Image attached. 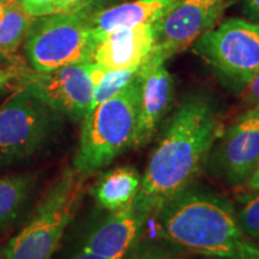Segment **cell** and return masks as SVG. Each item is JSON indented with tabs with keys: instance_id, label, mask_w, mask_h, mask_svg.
<instances>
[{
	"instance_id": "cell-1",
	"label": "cell",
	"mask_w": 259,
	"mask_h": 259,
	"mask_svg": "<svg viewBox=\"0 0 259 259\" xmlns=\"http://www.w3.org/2000/svg\"><path fill=\"white\" fill-rule=\"evenodd\" d=\"M220 134V121L208 99L192 96L179 106L151 154L134 206L145 219L185 192L197 177Z\"/></svg>"
},
{
	"instance_id": "cell-2",
	"label": "cell",
	"mask_w": 259,
	"mask_h": 259,
	"mask_svg": "<svg viewBox=\"0 0 259 259\" xmlns=\"http://www.w3.org/2000/svg\"><path fill=\"white\" fill-rule=\"evenodd\" d=\"M163 238L177 247L219 259H259L228 204L212 196L183 192L157 213Z\"/></svg>"
},
{
	"instance_id": "cell-3",
	"label": "cell",
	"mask_w": 259,
	"mask_h": 259,
	"mask_svg": "<svg viewBox=\"0 0 259 259\" xmlns=\"http://www.w3.org/2000/svg\"><path fill=\"white\" fill-rule=\"evenodd\" d=\"M141 101V72L120 93L100 103L83 119L73 168L90 176L134 145Z\"/></svg>"
},
{
	"instance_id": "cell-4",
	"label": "cell",
	"mask_w": 259,
	"mask_h": 259,
	"mask_svg": "<svg viewBox=\"0 0 259 259\" xmlns=\"http://www.w3.org/2000/svg\"><path fill=\"white\" fill-rule=\"evenodd\" d=\"M85 176L66 168L38 204L30 222L9 241L3 259H51L84 193Z\"/></svg>"
},
{
	"instance_id": "cell-5",
	"label": "cell",
	"mask_w": 259,
	"mask_h": 259,
	"mask_svg": "<svg viewBox=\"0 0 259 259\" xmlns=\"http://www.w3.org/2000/svg\"><path fill=\"white\" fill-rule=\"evenodd\" d=\"M95 46L83 11L56 12L34 18L24 40V53L31 70L45 72L93 61Z\"/></svg>"
},
{
	"instance_id": "cell-6",
	"label": "cell",
	"mask_w": 259,
	"mask_h": 259,
	"mask_svg": "<svg viewBox=\"0 0 259 259\" xmlns=\"http://www.w3.org/2000/svg\"><path fill=\"white\" fill-rule=\"evenodd\" d=\"M60 116L21 84L0 106V168L36 154L56 132Z\"/></svg>"
},
{
	"instance_id": "cell-7",
	"label": "cell",
	"mask_w": 259,
	"mask_h": 259,
	"mask_svg": "<svg viewBox=\"0 0 259 259\" xmlns=\"http://www.w3.org/2000/svg\"><path fill=\"white\" fill-rule=\"evenodd\" d=\"M194 51L220 76L244 92L259 71V23L227 19L197 38Z\"/></svg>"
},
{
	"instance_id": "cell-8",
	"label": "cell",
	"mask_w": 259,
	"mask_h": 259,
	"mask_svg": "<svg viewBox=\"0 0 259 259\" xmlns=\"http://www.w3.org/2000/svg\"><path fill=\"white\" fill-rule=\"evenodd\" d=\"M226 10V0H174L154 23L151 59L166 63L211 30Z\"/></svg>"
},
{
	"instance_id": "cell-9",
	"label": "cell",
	"mask_w": 259,
	"mask_h": 259,
	"mask_svg": "<svg viewBox=\"0 0 259 259\" xmlns=\"http://www.w3.org/2000/svg\"><path fill=\"white\" fill-rule=\"evenodd\" d=\"M92 64L67 65L59 69L38 72L25 70L21 74V84L28 85L32 93L60 115L74 121L83 120L92 111L94 80Z\"/></svg>"
},
{
	"instance_id": "cell-10",
	"label": "cell",
	"mask_w": 259,
	"mask_h": 259,
	"mask_svg": "<svg viewBox=\"0 0 259 259\" xmlns=\"http://www.w3.org/2000/svg\"><path fill=\"white\" fill-rule=\"evenodd\" d=\"M173 96V78L164 63L149 58L141 69V101L135 147H142L150 142L161 120L170 108Z\"/></svg>"
},
{
	"instance_id": "cell-11",
	"label": "cell",
	"mask_w": 259,
	"mask_h": 259,
	"mask_svg": "<svg viewBox=\"0 0 259 259\" xmlns=\"http://www.w3.org/2000/svg\"><path fill=\"white\" fill-rule=\"evenodd\" d=\"M154 47V24L119 29L97 41L93 61L106 71L139 69L151 57Z\"/></svg>"
},
{
	"instance_id": "cell-12",
	"label": "cell",
	"mask_w": 259,
	"mask_h": 259,
	"mask_svg": "<svg viewBox=\"0 0 259 259\" xmlns=\"http://www.w3.org/2000/svg\"><path fill=\"white\" fill-rule=\"evenodd\" d=\"M220 160L227 179L245 183L259 162V107L248 109L226 132Z\"/></svg>"
},
{
	"instance_id": "cell-13",
	"label": "cell",
	"mask_w": 259,
	"mask_h": 259,
	"mask_svg": "<svg viewBox=\"0 0 259 259\" xmlns=\"http://www.w3.org/2000/svg\"><path fill=\"white\" fill-rule=\"evenodd\" d=\"M145 220L132 203L112 211L87 236L82 250L106 259H122L135 248L143 232Z\"/></svg>"
},
{
	"instance_id": "cell-14",
	"label": "cell",
	"mask_w": 259,
	"mask_h": 259,
	"mask_svg": "<svg viewBox=\"0 0 259 259\" xmlns=\"http://www.w3.org/2000/svg\"><path fill=\"white\" fill-rule=\"evenodd\" d=\"M173 2L174 0H134L105 6L93 0L83 12L97 44L100 38L119 29L154 24Z\"/></svg>"
},
{
	"instance_id": "cell-15",
	"label": "cell",
	"mask_w": 259,
	"mask_h": 259,
	"mask_svg": "<svg viewBox=\"0 0 259 259\" xmlns=\"http://www.w3.org/2000/svg\"><path fill=\"white\" fill-rule=\"evenodd\" d=\"M142 177L132 167H119L107 171L93 187V196L102 209L115 211L134 202Z\"/></svg>"
},
{
	"instance_id": "cell-16",
	"label": "cell",
	"mask_w": 259,
	"mask_h": 259,
	"mask_svg": "<svg viewBox=\"0 0 259 259\" xmlns=\"http://www.w3.org/2000/svg\"><path fill=\"white\" fill-rule=\"evenodd\" d=\"M34 18L25 11L19 0H12L4 5L0 18V56H10L24 44Z\"/></svg>"
},
{
	"instance_id": "cell-17",
	"label": "cell",
	"mask_w": 259,
	"mask_h": 259,
	"mask_svg": "<svg viewBox=\"0 0 259 259\" xmlns=\"http://www.w3.org/2000/svg\"><path fill=\"white\" fill-rule=\"evenodd\" d=\"M32 187L29 176L0 178V226L14 220L27 202Z\"/></svg>"
},
{
	"instance_id": "cell-18",
	"label": "cell",
	"mask_w": 259,
	"mask_h": 259,
	"mask_svg": "<svg viewBox=\"0 0 259 259\" xmlns=\"http://www.w3.org/2000/svg\"><path fill=\"white\" fill-rule=\"evenodd\" d=\"M141 69L142 67L130 70L105 71V73L102 74V77L95 84V88H94L92 109L100 103L109 100L118 93H120L125 87H127L138 76Z\"/></svg>"
},
{
	"instance_id": "cell-19",
	"label": "cell",
	"mask_w": 259,
	"mask_h": 259,
	"mask_svg": "<svg viewBox=\"0 0 259 259\" xmlns=\"http://www.w3.org/2000/svg\"><path fill=\"white\" fill-rule=\"evenodd\" d=\"M239 225L248 238L259 240V191L245 196L241 199V208L236 213Z\"/></svg>"
},
{
	"instance_id": "cell-20",
	"label": "cell",
	"mask_w": 259,
	"mask_h": 259,
	"mask_svg": "<svg viewBox=\"0 0 259 259\" xmlns=\"http://www.w3.org/2000/svg\"><path fill=\"white\" fill-rule=\"evenodd\" d=\"M126 259H183L173 248L162 245H147L134 250Z\"/></svg>"
},
{
	"instance_id": "cell-21",
	"label": "cell",
	"mask_w": 259,
	"mask_h": 259,
	"mask_svg": "<svg viewBox=\"0 0 259 259\" xmlns=\"http://www.w3.org/2000/svg\"><path fill=\"white\" fill-rule=\"evenodd\" d=\"M19 3L32 17L56 14L54 0H19Z\"/></svg>"
},
{
	"instance_id": "cell-22",
	"label": "cell",
	"mask_w": 259,
	"mask_h": 259,
	"mask_svg": "<svg viewBox=\"0 0 259 259\" xmlns=\"http://www.w3.org/2000/svg\"><path fill=\"white\" fill-rule=\"evenodd\" d=\"M92 2L93 0H54V6H56V12L77 14L88 8Z\"/></svg>"
},
{
	"instance_id": "cell-23",
	"label": "cell",
	"mask_w": 259,
	"mask_h": 259,
	"mask_svg": "<svg viewBox=\"0 0 259 259\" xmlns=\"http://www.w3.org/2000/svg\"><path fill=\"white\" fill-rule=\"evenodd\" d=\"M244 101L251 106V108L259 107V71L244 90Z\"/></svg>"
},
{
	"instance_id": "cell-24",
	"label": "cell",
	"mask_w": 259,
	"mask_h": 259,
	"mask_svg": "<svg viewBox=\"0 0 259 259\" xmlns=\"http://www.w3.org/2000/svg\"><path fill=\"white\" fill-rule=\"evenodd\" d=\"M242 11L252 22L259 23V0H241Z\"/></svg>"
},
{
	"instance_id": "cell-25",
	"label": "cell",
	"mask_w": 259,
	"mask_h": 259,
	"mask_svg": "<svg viewBox=\"0 0 259 259\" xmlns=\"http://www.w3.org/2000/svg\"><path fill=\"white\" fill-rule=\"evenodd\" d=\"M19 76H21V73L15 67H0V89L6 85L10 80L17 78Z\"/></svg>"
},
{
	"instance_id": "cell-26",
	"label": "cell",
	"mask_w": 259,
	"mask_h": 259,
	"mask_svg": "<svg viewBox=\"0 0 259 259\" xmlns=\"http://www.w3.org/2000/svg\"><path fill=\"white\" fill-rule=\"evenodd\" d=\"M245 183L250 190L259 191V162Z\"/></svg>"
},
{
	"instance_id": "cell-27",
	"label": "cell",
	"mask_w": 259,
	"mask_h": 259,
	"mask_svg": "<svg viewBox=\"0 0 259 259\" xmlns=\"http://www.w3.org/2000/svg\"><path fill=\"white\" fill-rule=\"evenodd\" d=\"M71 259H106V258H102V257H100V255L93 254V253H90V252L80 250L78 253L74 254Z\"/></svg>"
},
{
	"instance_id": "cell-28",
	"label": "cell",
	"mask_w": 259,
	"mask_h": 259,
	"mask_svg": "<svg viewBox=\"0 0 259 259\" xmlns=\"http://www.w3.org/2000/svg\"><path fill=\"white\" fill-rule=\"evenodd\" d=\"M3 10H4V5H3V3L0 2V18H2V15H3Z\"/></svg>"
},
{
	"instance_id": "cell-29",
	"label": "cell",
	"mask_w": 259,
	"mask_h": 259,
	"mask_svg": "<svg viewBox=\"0 0 259 259\" xmlns=\"http://www.w3.org/2000/svg\"><path fill=\"white\" fill-rule=\"evenodd\" d=\"M0 2L3 3V5H5V4H8V3H10V2H12V0H0Z\"/></svg>"
},
{
	"instance_id": "cell-30",
	"label": "cell",
	"mask_w": 259,
	"mask_h": 259,
	"mask_svg": "<svg viewBox=\"0 0 259 259\" xmlns=\"http://www.w3.org/2000/svg\"><path fill=\"white\" fill-rule=\"evenodd\" d=\"M257 242H258V245H259V240H258V241H257Z\"/></svg>"
}]
</instances>
